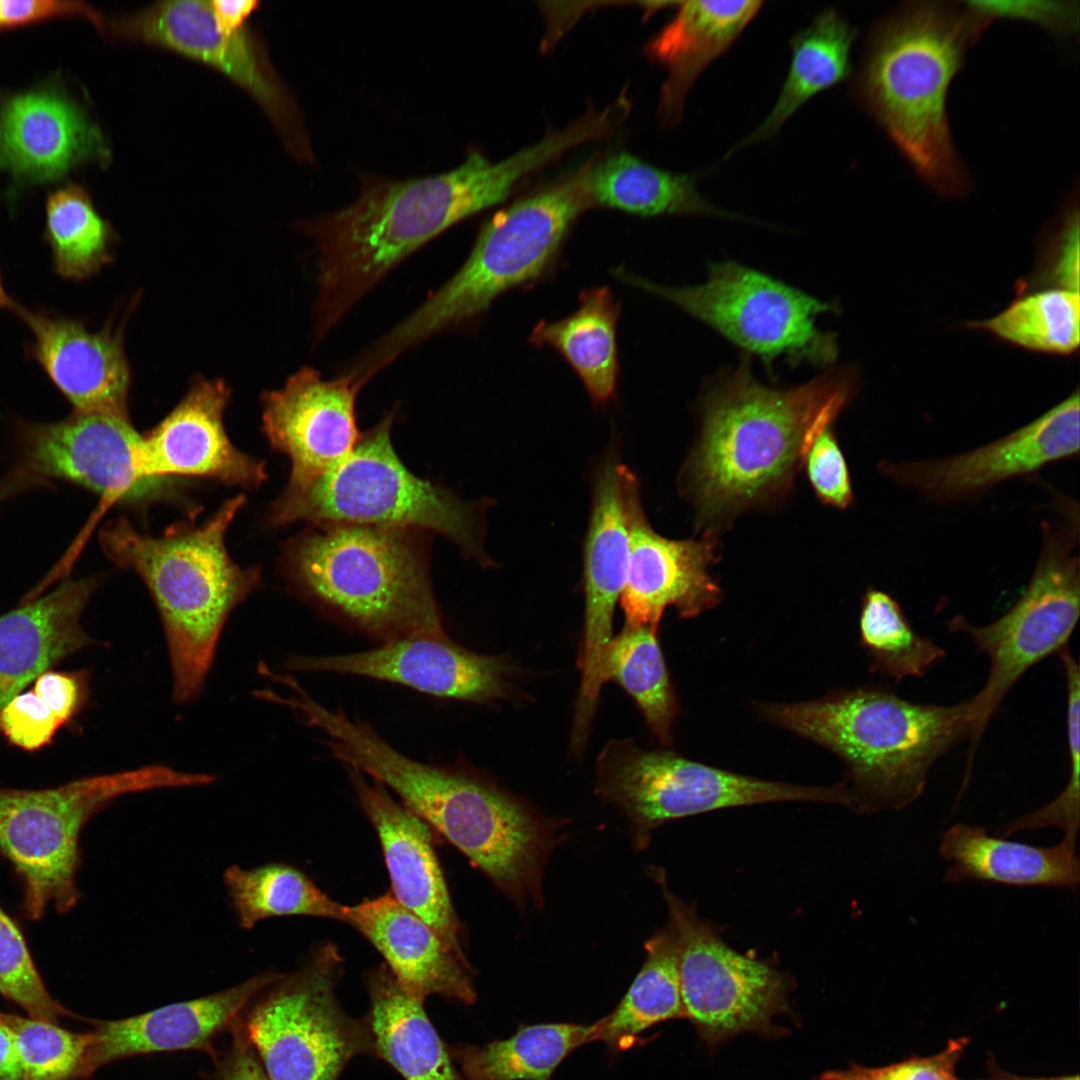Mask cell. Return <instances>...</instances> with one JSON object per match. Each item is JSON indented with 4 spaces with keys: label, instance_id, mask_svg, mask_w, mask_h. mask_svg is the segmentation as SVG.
Here are the masks:
<instances>
[{
    "label": "cell",
    "instance_id": "obj_27",
    "mask_svg": "<svg viewBox=\"0 0 1080 1080\" xmlns=\"http://www.w3.org/2000/svg\"><path fill=\"white\" fill-rule=\"evenodd\" d=\"M98 130L67 97L37 90L0 109V168L31 180H51L87 160L105 161Z\"/></svg>",
    "mask_w": 1080,
    "mask_h": 1080
},
{
    "label": "cell",
    "instance_id": "obj_58",
    "mask_svg": "<svg viewBox=\"0 0 1080 1080\" xmlns=\"http://www.w3.org/2000/svg\"><path fill=\"white\" fill-rule=\"evenodd\" d=\"M18 307H19V305H17L11 299V297L9 296V294L6 292V290L4 288V285H3V282H2V277H1V271H0V308L9 309V310H12V311L16 312Z\"/></svg>",
    "mask_w": 1080,
    "mask_h": 1080
},
{
    "label": "cell",
    "instance_id": "obj_30",
    "mask_svg": "<svg viewBox=\"0 0 1080 1080\" xmlns=\"http://www.w3.org/2000/svg\"><path fill=\"white\" fill-rule=\"evenodd\" d=\"M762 4L750 0L678 2L674 18L646 47L649 57L668 72L659 109L665 126L679 121L695 81L732 45Z\"/></svg>",
    "mask_w": 1080,
    "mask_h": 1080
},
{
    "label": "cell",
    "instance_id": "obj_43",
    "mask_svg": "<svg viewBox=\"0 0 1080 1080\" xmlns=\"http://www.w3.org/2000/svg\"><path fill=\"white\" fill-rule=\"evenodd\" d=\"M11 1027L24 1080H74L86 1076L92 1033H76L56 1023L4 1014Z\"/></svg>",
    "mask_w": 1080,
    "mask_h": 1080
},
{
    "label": "cell",
    "instance_id": "obj_18",
    "mask_svg": "<svg viewBox=\"0 0 1080 1080\" xmlns=\"http://www.w3.org/2000/svg\"><path fill=\"white\" fill-rule=\"evenodd\" d=\"M24 468L46 479L81 485L102 498L99 514L113 504L161 488L142 462V435L128 411H74L62 421L23 423L19 430Z\"/></svg>",
    "mask_w": 1080,
    "mask_h": 1080
},
{
    "label": "cell",
    "instance_id": "obj_54",
    "mask_svg": "<svg viewBox=\"0 0 1080 1080\" xmlns=\"http://www.w3.org/2000/svg\"><path fill=\"white\" fill-rule=\"evenodd\" d=\"M210 3L217 22L228 31L243 29L247 18L259 5L255 0H214Z\"/></svg>",
    "mask_w": 1080,
    "mask_h": 1080
},
{
    "label": "cell",
    "instance_id": "obj_42",
    "mask_svg": "<svg viewBox=\"0 0 1080 1080\" xmlns=\"http://www.w3.org/2000/svg\"><path fill=\"white\" fill-rule=\"evenodd\" d=\"M1078 291L1045 288L1021 296L992 318L970 328L989 332L1022 348L1067 355L1079 346Z\"/></svg>",
    "mask_w": 1080,
    "mask_h": 1080
},
{
    "label": "cell",
    "instance_id": "obj_9",
    "mask_svg": "<svg viewBox=\"0 0 1080 1080\" xmlns=\"http://www.w3.org/2000/svg\"><path fill=\"white\" fill-rule=\"evenodd\" d=\"M395 414L361 433L351 453L308 485L284 489L269 520L276 525L351 524L433 531L483 566L487 503L466 502L409 471L391 440Z\"/></svg>",
    "mask_w": 1080,
    "mask_h": 1080
},
{
    "label": "cell",
    "instance_id": "obj_46",
    "mask_svg": "<svg viewBox=\"0 0 1080 1080\" xmlns=\"http://www.w3.org/2000/svg\"><path fill=\"white\" fill-rule=\"evenodd\" d=\"M965 10L982 27L995 18L1037 23L1058 36L1078 32L1079 8L1073 1H965Z\"/></svg>",
    "mask_w": 1080,
    "mask_h": 1080
},
{
    "label": "cell",
    "instance_id": "obj_33",
    "mask_svg": "<svg viewBox=\"0 0 1080 1080\" xmlns=\"http://www.w3.org/2000/svg\"><path fill=\"white\" fill-rule=\"evenodd\" d=\"M581 175L591 205L648 217L700 215L743 220L710 203L697 188L696 174L664 170L625 151L587 164Z\"/></svg>",
    "mask_w": 1080,
    "mask_h": 1080
},
{
    "label": "cell",
    "instance_id": "obj_37",
    "mask_svg": "<svg viewBox=\"0 0 1080 1080\" xmlns=\"http://www.w3.org/2000/svg\"><path fill=\"white\" fill-rule=\"evenodd\" d=\"M593 1024L519 1025L509 1038L449 1049L463 1080H552L560 1064L593 1041Z\"/></svg>",
    "mask_w": 1080,
    "mask_h": 1080
},
{
    "label": "cell",
    "instance_id": "obj_48",
    "mask_svg": "<svg viewBox=\"0 0 1080 1080\" xmlns=\"http://www.w3.org/2000/svg\"><path fill=\"white\" fill-rule=\"evenodd\" d=\"M804 462L810 484L824 504L844 509L852 503L849 470L831 425L813 440Z\"/></svg>",
    "mask_w": 1080,
    "mask_h": 1080
},
{
    "label": "cell",
    "instance_id": "obj_32",
    "mask_svg": "<svg viewBox=\"0 0 1080 1080\" xmlns=\"http://www.w3.org/2000/svg\"><path fill=\"white\" fill-rule=\"evenodd\" d=\"M373 1055L405 1080H463L424 1009L382 963L365 976Z\"/></svg>",
    "mask_w": 1080,
    "mask_h": 1080
},
{
    "label": "cell",
    "instance_id": "obj_41",
    "mask_svg": "<svg viewBox=\"0 0 1080 1080\" xmlns=\"http://www.w3.org/2000/svg\"><path fill=\"white\" fill-rule=\"evenodd\" d=\"M859 633L871 671L897 682L923 677L946 657L943 647L913 628L897 599L879 589L863 596Z\"/></svg>",
    "mask_w": 1080,
    "mask_h": 1080
},
{
    "label": "cell",
    "instance_id": "obj_13",
    "mask_svg": "<svg viewBox=\"0 0 1080 1080\" xmlns=\"http://www.w3.org/2000/svg\"><path fill=\"white\" fill-rule=\"evenodd\" d=\"M614 274L676 305L769 367L783 359L829 368L838 356L837 336L816 325L819 316L838 311L836 303L740 263L711 264L706 281L688 287L654 283L622 268Z\"/></svg>",
    "mask_w": 1080,
    "mask_h": 1080
},
{
    "label": "cell",
    "instance_id": "obj_56",
    "mask_svg": "<svg viewBox=\"0 0 1080 1080\" xmlns=\"http://www.w3.org/2000/svg\"><path fill=\"white\" fill-rule=\"evenodd\" d=\"M24 488L25 484L22 478L16 473L10 472L0 479V502L22 493Z\"/></svg>",
    "mask_w": 1080,
    "mask_h": 1080
},
{
    "label": "cell",
    "instance_id": "obj_5",
    "mask_svg": "<svg viewBox=\"0 0 1080 1080\" xmlns=\"http://www.w3.org/2000/svg\"><path fill=\"white\" fill-rule=\"evenodd\" d=\"M765 720L837 754L853 810L902 809L923 792L934 763L969 737L967 701L917 703L875 687L798 703L758 704Z\"/></svg>",
    "mask_w": 1080,
    "mask_h": 1080
},
{
    "label": "cell",
    "instance_id": "obj_57",
    "mask_svg": "<svg viewBox=\"0 0 1080 1080\" xmlns=\"http://www.w3.org/2000/svg\"><path fill=\"white\" fill-rule=\"evenodd\" d=\"M978 1080H1079V1077H1078V1075H1072V1076H1061V1077H1052V1078H1027V1077H1020V1076L1012 1075V1074L1002 1072V1071H993L990 1074L989 1077L984 1078V1079H978Z\"/></svg>",
    "mask_w": 1080,
    "mask_h": 1080
},
{
    "label": "cell",
    "instance_id": "obj_31",
    "mask_svg": "<svg viewBox=\"0 0 1080 1080\" xmlns=\"http://www.w3.org/2000/svg\"><path fill=\"white\" fill-rule=\"evenodd\" d=\"M1075 843L1063 838L1058 845L1040 847L990 836L979 826L957 824L944 832L939 853L951 863L944 875L946 882L1074 889L1080 878Z\"/></svg>",
    "mask_w": 1080,
    "mask_h": 1080
},
{
    "label": "cell",
    "instance_id": "obj_40",
    "mask_svg": "<svg viewBox=\"0 0 1080 1080\" xmlns=\"http://www.w3.org/2000/svg\"><path fill=\"white\" fill-rule=\"evenodd\" d=\"M45 238L54 271L64 279L88 278L112 258V229L88 194L76 185L49 194Z\"/></svg>",
    "mask_w": 1080,
    "mask_h": 1080
},
{
    "label": "cell",
    "instance_id": "obj_22",
    "mask_svg": "<svg viewBox=\"0 0 1080 1080\" xmlns=\"http://www.w3.org/2000/svg\"><path fill=\"white\" fill-rule=\"evenodd\" d=\"M621 465L609 458L596 475L584 545V633L574 714L581 724L593 721L598 706L607 650L613 638L614 609L627 575L629 542Z\"/></svg>",
    "mask_w": 1080,
    "mask_h": 1080
},
{
    "label": "cell",
    "instance_id": "obj_11",
    "mask_svg": "<svg viewBox=\"0 0 1080 1080\" xmlns=\"http://www.w3.org/2000/svg\"><path fill=\"white\" fill-rule=\"evenodd\" d=\"M1057 520L1042 524V542L1032 576L1014 604L1000 617L975 625L957 615L947 624L966 635L989 660L987 680L967 699L970 749L968 767L979 739L1004 697L1030 668L1057 654L1078 623L1080 568L1078 504L1057 496Z\"/></svg>",
    "mask_w": 1080,
    "mask_h": 1080
},
{
    "label": "cell",
    "instance_id": "obj_52",
    "mask_svg": "<svg viewBox=\"0 0 1080 1080\" xmlns=\"http://www.w3.org/2000/svg\"><path fill=\"white\" fill-rule=\"evenodd\" d=\"M98 13L82 2L0 0V29L64 15L84 16L94 23Z\"/></svg>",
    "mask_w": 1080,
    "mask_h": 1080
},
{
    "label": "cell",
    "instance_id": "obj_26",
    "mask_svg": "<svg viewBox=\"0 0 1080 1080\" xmlns=\"http://www.w3.org/2000/svg\"><path fill=\"white\" fill-rule=\"evenodd\" d=\"M32 340L27 353L75 411H127L129 368L122 336L91 331L81 321L19 306Z\"/></svg>",
    "mask_w": 1080,
    "mask_h": 1080
},
{
    "label": "cell",
    "instance_id": "obj_14",
    "mask_svg": "<svg viewBox=\"0 0 1080 1080\" xmlns=\"http://www.w3.org/2000/svg\"><path fill=\"white\" fill-rule=\"evenodd\" d=\"M343 971L337 945L322 942L251 1011L249 1042L269 1080H337L354 1057L373 1055L365 1018L349 1016L337 999Z\"/></svg>",
    "mask_w": 1080,
    "mask_h": 1080
},
{
    "label": "cell",
    "instance_id": "obj_38",
    "mask_svg": "<svg viewBox=\"0 0 1080 1080\" xmlns=\"http://www.w3.org/2000/svg\"><path fill=\"white\" fill-rule=\"evenodd\" d=\"M223 882L242 929L250 930L271 917L344 919L345 905L330 898L301 870L285 863L250 869L231 865L223 873Z\"/></svg>",
    "mask_w": 1080,
    "mask_h": 1080
},
{
    "label": "cell",
    "instance_id": "obj_7",
    "mask_svg": "<svg viewBox=\"0 0 1080 1080\" xmlns=\"http://www.w3.org/2000/svg\"><path fill=\"white\" fill-rule=\"evenodd\" d=\"M421 532L310 525L286 545L285 575L305 600L382 643L446 634Z\"/></svg>",
    "mask_w": 1080,
    "mask_h": 1080
},
{
    "label": "cell",
    "instance_id": "obj_23",
    "mask_svg": "<svg viewBox=\"0 0 1080 1080\" xmlns=\"http://www.w3.org/2000/svg\"><path fill=\"white\" fill-rule=\"evenodd\" d=\"M348 776L378 836L391 882L390 893L429 924L455 952L466 956L465 929L435 851V832L394 800L379 782L367 779L354 768L348 769Z\"/></svg>",
    "mask_w": 1080,
    "mask_h": 1080
},
{
    "label": "cell",
    "instance_id": "obj_1",
    "mask_svg": "<svg viewBox=\"0 0 1080 1080\" xmlns=\"http://www.w3.org/2000/svg\"><path fill=\"white\" fill-rule=\"evenodd\" d=\"M579 144V133L567 126L497 162L472 150L459 166L437 175L363 176L354 202L298 225L319 254L315 340L412 252L502 202L523 179Z\"/></svg>",
    "mask_w": 1080,
    "mask_h": 1080
},
{
    "label": "cell",
    "instance_id": "obj_28",
    "mask_svg": "<svg viewBox=\"0 0 1080 1080\" xmlns=\"http://www.w3.org/2000/svg\"><path fill=\"white\" fill-rule=\"evenodd\" d=\"M282 974L268 971L209 996L169 1004L134 1017L104 1021L92 1032L86 1075L120 1058L199 1048L228 1026Z\"/></svg>",
    "mask_w": 1080,
    "mask_h": 1080
},
{
    "label": "cell",
    "instance_id": "obj_6",
    "mask_svg": "<svg viewBox=\"0 0 1080 1080\" xmlns=\"http://www.w3.org/2000/svg\"><path fill=\"white\" fill-rule=\"evenodd\" d=\"M245 503L239 494L203 524L175 523L161 536L141 533L123 517L100 533L107 556L136 572L154 599L177 703L200 695L229 614L261 582V569L237 565L225 546L228 527Z\"/></svg>",
    "mask_w": 1080,
    "mask_h": 1080
},
{
    "label": "cell",
    "instance_id": "obj_16",
    "mask_svg": "<svg viewBox=\"0 0 1080 1080\" xmlns=\"http://www.w3.org/2000/svg\"><path fill=\"white\" fill-rule=\"evenodd\" d=\"M99 29L114 38L172 50L222 72L255 99L294 158L314 160L295 98L261 41L245 27L222 28L210 1L155 2L126 15L103 16Z\"/></svg>",
    "mask_w": 1080,
    "mask_h": 1080
},
{
    "label": "cell",
    "instance_id": "obj_51",
    "mask_svg": "<svg viewBox=\"0 0 1080 1080\" xmlns=\"http://www.w3.org/2000/svg\"><path fill=\"white\" fill-rule=\"evenodd\" d=\"M86 672L46 671L34 680L33 691L61 725L72 719L86 702Z\"/></svg>",
    "mask_w": 1080,
    "mask_h": 1080
},
{
    "label": "cell",
    "instance_id": "obj_2",
    "mask_svg": "<svg viewBox=\"0 0 1080 1080\" xmlns=\"http://www.w3.org/2000/svg\"><path fill=\"white\" fill-rule=\"evenodd\" d=\"M858 388L855 368L825 369L806 383L761 382L750 356L706 379L700 431L682 473L700 526L712 529L782 495L816 436Z\"/></svg>",
    "mask_w": 1080,
    "mask_h": 1080
},
{
    "label": "cell",
    "instance_id": "obj_35",
    "mask_svg": "<svg viewBox=\"0 0 1080 1080\" xmlns=\"http://www.w3.org/2000/svg\"><path fill=\"white\" fill-rule=\"evenodd\" d=\"M620 306L608 287L584 290L579 308L558 321H541L529 342L549 345L570 364L590 398L607 404L615 397L619 372L616 325Z\"/></svg>",
    "mask_w": 1080,
    "mask_h": 1080
},
{
    "label": "cell",
    "instance_id": "obj_15",
    "mask_svg": "<svg viewBox=\"0 0 1080 1080\" xmlns=\"http://www.w3.org/2000/svg\"><path fill=\"white\" fill-rule=\"evenodd\" d=\"M675 928L680 993L685 1018L709 1045L738 1034L768 1031L774 1016L786 1013L792 977L765 960L730 947L696 905L669 890L664 869L651 867Z\"/></svg>",
    "mask_w": 1080,
    "mask_h": 1080
},
{
    "label": "cell",
    "instance_id": "obj_47",
    "mask_svg": "<svg viewBox=\"0 0 1080 1080\" xmlns=\"http://www.w3.org/2000/svg\"><path fill=\"white\" fill-rule=\"evenodd\" d=\"M967 1039L950 1040L939 1053L913 1057L888 1066L869 1068L851 1064L845 1070L826 1071L819 1080H958L955 1067Z\"/></svg>",
    "mask_w": 1080,
    "mask_h": 1080
},
{
    "label": "cell",
    "instance_id": "obj_24",
    "mask_svg": "<svg viewBox=\"0 0 1080 1080\" xmlns=\"http://www.w3.org/2000/svg\"><path fill=\"white\" fill-rule=\"evenodd\" d=\"M230 394L222 380H197L176 408L142 436L146 475L205 477L245 489L262 485L268 478L265 463L237 449L225 431Z\"/></svg>",
    "mask_w": 1080,
    "mask_h": 1080
},
{
    "label": "cell",
    "instance_id": "obj_53",
    "mask_svg": "<svg viewBox=\"0 0 1080 1080\" xmlns=\"http://www.w3.org/2000/svg\"><path fill=\"white\" fill-rule=\"evenodd\" d=\"M221 1080H269L253 1049L240 1044L227 1058Z\"/></svg>",
    "mask_w": 1080,
    "mask_h": 1080
},
{
    "label": "cell",
    "instance_id": "obj_8",
    "mask_svg": "<svg viewBox=\"0 0 1080 1080\" xmlns=\"http://www.w3.org/2000/svg\"><path fill=\"white\" fill-rule=\"evenodd\" d=\"M591 202L581 169L498 211L481 228L462 267L359 357L376 375L402 352L484 312L503 292L538 278Z\"/></svg>",
    "mask_w": 1080,
    "mask_h": 1080
},
{
    "label": "cell",
    "instance_id": "obj_44",
    "mask_svg": "<svg viewBox=\"0 0 1080 1080\" xmlns=\"http://www.w3.org/2000/svg\"><path fill=\"white\" fill-rule=\"evenodd\" d=\"M0 994L29 1017L56 1023L70 1013L49 993L18 923L0 905Z\"/></svg>",
    "mask_w": 1080,
    "mask_h": 1080
},
{
    "label": "cell",
    "instance_id": "obj_21",
    "mask_svg": "<svg viewBox=\"0 0 1080 1080\" xmlns=\"http://www.w3.org/2000/svg\"><path fill=\"white\" fill-rule=\"evenodd\" d=\"M365 384L351 373L326 381L303 367L283 387L264 393V433L291 462L285 489L308 485L351 453L361 435L356 397Z\"/></svg>",
    "mask_w": 1080,
    "mask_h": 1080
},
{
    "label": "cell",
    "instance_id": "obj_50",
    "mask_svg": "<svg viewBox=\"0 0 1080 1080\" xmlns=\"http://www.w3.org/2000/svg\"><path fill=\"white\" fill-rule=\"evenodd\" d=\"M1045 271V282L1079 292V213L1077 194L1068 202L1054 231Z\"/></svg>",
    "mask_w": 1080,
    "mask_h": 1080
},
{
    "label": "cell",
    "instance_id": "obj_20",
    "mask_svg": "<svg viewBox=\"0 0 1080 1080\" xmlns=\"http://www.w3.org/2000/svg\"><path fill=\"white\" fill-rule=\"evenodd\" d=\"M628 529V567L620 605L625 625L658 630L665 609L682 618L695 617L717 605L722 590L709 569L717 561L712 533L700 539H669L648 522L634 473L621 465Z\"/></svg>",
    "mask_w": 1080,
    "mask_h": 1080
},
{
    "label": "cell",
    "instance_id": "obj_19",
    "mask_svg": "<svg viewBox=\"0 0 1080 1080\" xmlns=\"http://www.w3.org/2000/svg\"><path fill=\"white\" fill-rule=\"evenodd\" d=\"M285 666L297 672L358 675L476 703L518 697L512 682L516 666L509 657L475 653L447 634L402 637L343 655L292 656Z\"/></svg>",
    "mask_w": 1080,
    "mask_h": 1080
},
{
    "label": "cell",
    "instance_id": "obj_49",
    "mask_svg": "<svg viewBox=\"0 0 1080 1080\" xmlns=\"http://www.w3.org/2000/svg\"><path fill=\"white\" fill-rule=\"evenodd\" d=\"M61 723L33 690L20 692L0 710V730L11 744L31 751L47 745Z\"/></svg>",
    "mask_w": 1080,
    "mask_h": 1080
},
{
    "label": "cell",
    "instance_id": "obj_55",
    "mask_svg": "<svg viewBox=\"0 0 1080 1080\" xmlns=\"http://www.w3.org/2000/svg\"><path fill=\"white\" fill-rule=\"evenodd\" d=\"M0 1080H24L15 1037L2 1013H0Z\"/></svg>",
    "mask_w": 1080,
    "mask_h": 1080
},
{
    "label": "cell",
    "instance_id": "obj_39",
    "mask_svg": "<svg viewBox=\"0 0 1080 1080\" xmlns=\"http://www.w3.org/2000/svg\"><path fill=\"white\" fill-rule=\"evenodd\" d=\"M656 634L648 626L624 625L608 647L604 677L635 700L653 735L669 746L678 705Z\"/></svg>",
    "mask_w": 1080,
    "mask_h": 1080
},
{
    "label": "cell",
    "instance_id": "obj_3",
    "mask_svg": "<svg viewBox=\"0 0 1080 1080\" xmlns=\"http://www.w3.org/2000/svg\"><path fill=\"white\" fill-rule=\"evenodd\" d=\"M336 754L348 767L392 790L519 908L543 906L544 869L562 841V819L543 814L465 764L411 759L365 721L344 731Z\"/></svg>",
    "mask_w": 1080,
    "mask_h": 1080
},
{
    "label": "cell",
    "instance_id": "obj_29",
    "mask_svg": "<svg viewBox=\"0 0 1080 1080\" xmlns=\"http://www.w3.org/2000/svg\"><path fill=\"white\" fill-rule=\"evenodd\" d=\"M98 584L96 577L66 580L0 616V710L49 667L94 643L80 619Z\"/></svg>",
    "mask_w": 1080,
    "mask_h": 1080
},
{
    "label": "cell",
    "instance_id": "obj_10",
    "mask_svg": "<svg viewBox=\"0 0 1080 1080\" xmlns=\"http://www.w3.org/2000/svg\"><path fill=\"white\" fill-rule=\"evenodd\" d=\"M214 781L211 774L149 765L83 777L55 788H0V853L22 884V916L36 921L51 904L60 913L77 904L81 831L112 801L135 792Z\"/></svg>",
    "mask_w": 1080,
    "mask_h": 1080
},
{
    "label": "cell",
    "instance_id": "obj_36",
    "mask_svg": "<svg viewBox=\"0 0 1080 1080\" xmlns=\"http://www.w3.org/2000/svg\"><path fill=\"white\" fill-rule=\"evenodd\" d=\"M645 950V961L622 1000L593 1023V1041L604 1043L613 1053L633 1046L640 1034L657 1024L685 1018L678 939L669 920L646 941Z\"/></svg>",
    "mask_w": 1080,
    "mask_h": 1080
},
{
    "label": "cell",
    "instance_id": "obj_34",
    "mask_svg": "<svg viewBox=\"0 0 1080 1080\" xmlns=\"http://www.w3.org/2000/svg\"><path fill=\"white\" fill-rule=\"evenodd\" d=\"M856 31L835 9L826 8L791 40L790 68L768 116L734 145L739 149L771 139L807 101L844 81L852 70L851 48Z\"/></svg>",
    "mask_w": 1080,
    "mask_h": 1080
},
{
    "label": "cell",
    "instance_id": "obj_4",
    "mask_svg": "<svg viewBox=\"0 0 1080 1080\" xmlns=\"http://www.w3.org/2000/svg\"><path fill=\"white\" fill-rule=\"evenodd\" d=\"M982 29L949 2L908 3L870 31L851 86L918 175L936 192L968 190L947 118L950 83Z\"/></svg>",
    "mask_w": 1080,
    "mask_h": 1080
},
{
    "label": "cell",
    "instance_id": "obj_25",
    "mask_svg": "<svg viewBox=\"0 0 1080 1080\" xmlns=\"http://www.w3.org/2000/svg\"><path fill=\"white\" fill-rule=\"evenodd\" d=\"M343 923L357 930L384 958L400 986L425 1001L437 995L463 1004L477 999L467 956L455 952L424 920L385 893L346 906Z\"/></svg>",
    "mask_w": 1080,
    "mask_h": 1080
},
{
    "label": "cell",
    "instance_id": "obj_45",
    "mask_svg": "<svg viewBox=\"0 0 1080 1080\" xmlns=\"http://www.w3.org/2000/svg\"><path fill=\"white\" fill-rule=\"evenodd\" d=\"M1066 728L1070 771L1063 791L1046 806L1005 825L1002 836L1021 831L1057 826L1064 831V838L1077 839L1079 830V774H1080V675L1076 671L1065 674Z\"/></svg>",
    "mask_w": 1080,
    "mask_h": 1080
},
{
    "label": "cell",
    "instance_id": "obj_17",
    "mask_svg": "<svg viewBox=\"0 0 1080 1080\" xmlns=\"http://www.w3.org/2000/svg\"><path fill=\"white\" fill-rule=\"evenodd\" d=\"M1076 389L1016 431L981 447L942 458L884 461L881 472L936 504L975 499L996 485L1079 454Z\"/></svg>",
    "mask_w": 1080,
    "mask_h": 1080
},
{
    "label": "cell",
    "instance_id": "obj_12",
    "mask_svg": "<svg viewBox=\"0 0 1080 1080\" xmlns=\"http://www.w3.org/2000/svg\"><path fill=\"white\" fill-rule=\"evenodd\" d=\"M596 793L629 823L634 849H645L659 826L715 810L808 801L853 807L845 784L805 786L718 769L671 751H650L630 739L610 740L596 763Z\"/></svg>",
    "mask_w": 1080,
    "mask_h": 1080
}]
</instances>
